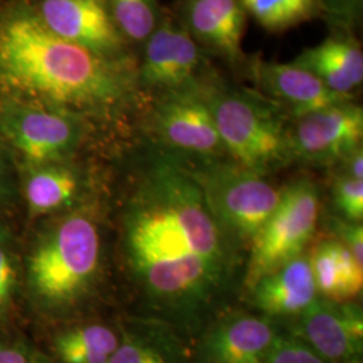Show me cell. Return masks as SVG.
<instances>
[{
    "label": "cell",
    "mask_w": 363,
    "mask_h": 363,
    "mask_svg": "<svg viewBox=\"0 0 363 363\" xmlns=\"http://www.w3.org/2000/svg\"><path fill=\"white\" fill-rule=\"evenodd\" d=\"M308 257L319 296L351 301L362 294L363 265L339 240L320 241Z\"/></svg>",
    "instance_id": "ac0fdd59"
},
{
    "label": "cell",
    "mask_w": 363,
    "mask_h": 363,
    "mask_svg": "<svg viewBox=\"0 0 363 363\" xmlns=\"http://www.w3.org/2000/svg\"><path fill=\"white\" fill-rule=\"evenodd\" d=\"M220 140L241 166L268 177L294 162L286 113L261 93L228 89L211 81L205 88Z\"/></svg>",
    "instance_id": "277c9868"
},
{
    "label": "cell",
    "mask_w": 363,
    "mask_h": 363,
    "mask_svg": "<svg viewBox=\"0 0 363 363\" xmlns=\"http://www.w3.org/2000/svg\"><path fill=\"white\" fill-rule=\"evenodd\" d=\"M103 277L99 222L85 208L69 210L46 225L27 250L23 306L40 323L65 325L97 298Z\"/></svg>",
    "instance_id": "3957f363"
},
{
    "label": "cell",
    "mask_w": 363,
    "mask_h": 363,
    "mask_svg": "<svg viewBox=\"0 0 363 363\" xmlns=\"http://www.w3.org/2000/svg\"><path fill=\"white\" fill-rule=\"evenodd\" d=\"M249 70L259 93L294 118L352 99L331 91L310 70L294 62L256 60L249 65Z\"/></svg>",
    "instance_id": "5bb4252c"
},
{
    "label": "cell",
    "mask_w": 363,
    "mask_h": 363,
    "mask_svg": "<svg viewBox=\"0 0 363 363\" xmlns=\"http://www.w3.org/2000/svg\"><path fill=\"white\" fill-rule=\"evenodd\" d=\"M363 109L345 101L295 117L289 123L294 160L313 166L342 162L362 145Z\"/></svg>",
    "instance_id": "30bf717a"
},
{
    "label": "cell",
    "mask_w": 363,
    "mask_h": 363,
    "mask_svg": "<svg viewBox=\"0 0 363 363\" xmlns=\"http://www.w3.org/2000/svg\"><path fill=\"white\" fill-rule=\"evenodd\" d=\"M247 13L269 31H284L312 18L318 0H241Z\"/></svg>",
    "instance_id": "603a6c76"
},
{
    "label": "cell",
    "mask_w": 363,
    "mask_h": 363,
    "mask_svg": "<svg viewBox=\"0 0 363 363\" xmlns=\"http://www.w3.org/2000/svg\"><path fill=\"white\" fill-rule=\"evenodd\" d=\"M333 201L342 218L351 222H362L363 179L340 174L333 183Z\"/></svg>",
    "instance_id": "d4e9b609"
},
{
    "label": "cell",
    "mask_w": 363,
    "mask_h": 363,
    "mask_svg": "<svg viewBox=\"0 0 363 363\" xmlns=\"http://www.w3.org/2000/svg\"><path fill=\"white\" fill-rule=\"evenodd\" d=\"M283 334L280 325L262 313H225L205 327L194 363H259Z\"/></svg>",
    "instance_id": "8fae6325"
},
{
    "label": "cell",
    "mask_w": 363,
    "mask_h": 363,
    "mask_svg": "<svg viewBox=\"0 0 363 363\" xmlns=\"http://www.w3.org/2000/svg\"><path fill=\"white\" fill-rule=\"evenodd\" d=\"M202 48L181 23L160 18L154 33L145 39L140 82L159 96L172 91L206 86L213 79L206 74Z\"/></svg>",
    "instance_id": "ba28073f"
},
{
    "label": "cell",
    "mask_w": 363,
    "mask_h": 363,
    "mask_svg": "<svg viewBox=\"0 0 363 363\" xmlns=\"http://www.w3.org/2000/svg\"><path fill=\"white\" fill-rule=\"evenodd\" d=\"M13 331L0 328V363H54L49 354Z\"/></svg>",
    "instance_id": "4316f807"
},
{
    "label": "cell",
    "mask_w": 363,
    "mask_h": 363,
    "mask_svg": "<svg viewBox=\"0 0 363 363\" xmlns=\"http://www.w3.org/2000/svg\"><path fill=\"white\" fill-rule=\"evenodd\" d=\"M178 333L151 320L121 330V340L108 363H191Z\"/></svg>",
    "instance_id": "44dd1931"
},
{
    "label": "cell",
    "mask_w": 363,
    "mask_h": 363,
    "mask_svg": "<svg viewBox=\"0 0 363 363\" xmlns=\"http://www.w3.org/2000/svg\"><path fill=\"white\" fill-rule=\"evenodd\" d=\"M206 86L162 94L154 111L156 138L171 151L193 160L228 154L205 96Z\"/></svg>",
    "instance_id": "9c48e42d"
},
{
    "label": "cell",
    "mask_w": 363,
    "mask_h": 363,
    "mask_svg": "<svg viewBox=\"0 0 363 363\" xmlns=\"http://www.w3.org/2000/svg\"><path fill=\"white\" fill-rule=\"evenodd\" d=\"M330 228L337 234L343 245L352 253L355 259L363 265V226L362 222H351L343 218H333L330 220Z\"/></svg>",
    "instance_id": "83f0119b"
},
{
    "label": "cell",
    "mask_w": 363,
    "mask_h": 363,
    "mask_svg": "<svg viewBox=\"0 0 363 363\" xmlns=\"http://www.w3.org/2000/svg\"><path fill=\"white\" fill-rule=\"evenodd\" d=\"M355 363H361V361H359V362H355Z\"/></svg>",
    "instance_id": "1f68e13d"
},
{
    "label": "cell",
    "mask_w": 363,
    "mask_h": 363,
    "mask_svg": "<svg viewBox=\"0 0 363 363\" xmlns=\"http://www.w3.org/2000/svg\"><path fill=\"white\" fill-rule=\"evenodd\" d=\"M121 340V331L99 322H69L50 337L54 363H108Z\"/></svg>",
    "instance_id": "d6986e66"
},
{
    "label": "cell",
    "mask_w": 363,
    "mask_h": 363,
    "mask_svg": "<svg viewBox=\"0 0 363 363\" xmlns=\"http://www.w3.org/2000/svg\"><path fill=\"white\" fill-rule=\"evenodd\" d=\"M310 70L330 89L351 96L363 81V52L357 40L334 35L306 49L292 61Z\"/></svg>",
    "instance_id": "e0dca14e"
},
{
    "label": "cell",
    "mask_w": 363,
    "mask_h": 363,
    "mask_svg": "<svg viewBox=\"0 0 363 363\" xmlns=\"http://www.w3.org/2000/svg\"><path fill=\"white\" fill-rule=\"evenodd\" d=\"M247 291L259 313L274 320L298 318L320 298L304 253L264 274Z\"/></svg>",
    "instance_id": "2e32d148"
},
{
    "label": "cell",
    "mask_w": 363,
    "mask_h": 363,
    "mask_svg": "<svg viewBox=\"0 0 363 363\" xmlns=\"http://www.w3.org/2000/svg\"><path fill=\"white\" fill-rule=\"evenodd\" d=\"M39 19L54 34L109 60L123 52V38L105 0H43Z\"/></svg>",
    "instance_id": "4fadbf2b"
},
{
    "label": "cell",
    "mask_w": 363,
    "mask_h": 363,
    "mask_svg": "<svg viewBox=\"0 0 363 363\" xmlns=\"http://www.w3.org/2000/svg\"><path fill=\"white\" fill-rule=\"evenodd\" d=\"M3 195H4V186H3V175H1V169H0V205L3 201Z\"/></svg>",
    "instance_id": "4dcf8cb0"
},
{
    "label": "cell",
    "mask_w": 363,
    "mask_h": 363,
    "mask_svg": "<svg viewBox=\"0 0 363 363\" xmlns=\"http://www.w3.org/2000/svg\"><path fill=\"white\" fill-rule=\"evenodd\" d=\"M292 333L330 363H355L363 351L362 308L351 301L318 298L296 318Z\"/></svg>",
    "instance_id": "7c38bea8"
},
{
    "label": "cell",
    "mask_w": 363,
    "mask_h": 363,
    "mask_svg": "<svg viewBox=\"0 0 363 363\" xmlns=\"http://www.w3.org/2000/svg\"><path fill=\"white\" fill-rule=\"evenodd\" d=\"M121 241L144 308L178 334L205 328L233 289L240 249L175 157L144 172L123 214Z\"/></svg>",
    "instance_id": "6da1fadb"
},
{
    "label": "cell",
    "mask_w": 363,
    "mask_h": 363,
    "mask_svg": "<svg viewBox=\"0 0 363 363\" xmlns=\"http://www.w3.org/2000/svg\"><path fill=\"white\" fill-rule=\"evenodd\" d=\"M318 1L331 15L346 22L358 15L362 4V0H318Z\"/></svg>",
    "instance_id": "f1b7e54d"
},
{
    "label": "cell",
    "mask_w": 363,
    "mask_h": 363,
    "mask_svg": "<svg viewBox=\"0 0 363 363\" xmlns=\"http://www.w3.org/2000/svg\"><path fill=\"white\" fill-rule=\"evenodd\" d=\"M0 86L10 99L73 112H108L132 91L118 65L54 34L38 15L0 23Z\"/></svg>",
    "instance_id": "7a4b0ae2"
},
{
    "label": "cell",
    "mask_w": 363,
    "mask_h": 363,
    "mask_svg": "<svg viewBox=\"0 0 363 363\" xmlns=\"http://www.w3.org/2000/svg\"><path fill=\"white\" fill-rule=\"evenodd\" d=\"M343 174H347L352 178L363 179V151L362 145L352 151L350 155L346 156L343 160Z\"/></svg>",
    "instance_id": "f546056e"
},
{
    "label": "cell",
    "mask_w": 363,
    "mask_h": 363,
    "mask_svg": "<svg viewBox=\"0 0 363 363\" xmlns=\"http://www.w3.org/2000/svg\"><path fill=\"white\" fill-rule=\"evenodd\" d=\"M259 363H330L294 333L284 331Z\"/></svg>",
    "instance_id": "484cf974"
},
{
    "label": "cell",
    "mask_w": 363,
    "mask_h": 363,
    "mask_svg": "<svg viewBox=\"0 0 363 363\" xmlns=\"http://www.w3.org/2000/svg\"><path fill=\"white\" fill-rule=\"evenodd\" d=\"M81 194L82 182L74 169L57 163L35 167L25 181L28 218L34 220L73 210Z\"/></svg>",
    "instance_id": "ffe728a7"
},
{
    "label": "cell",
    "mask_w": 363,
    "mask_h": 363,
    "mask_svg": "<svg viewBox=\"0 0 363 363\" xmlns=\"http://www.w3.org/2000/svg\"><path fill=\"white\" fill-rule=\"evenodd\" d=\"M182 21L201 48L230 62L242 60L247 11L241 0H184Z\"/></svg>",
    "instance_id": "9a60e30c"
},
{
    "label": "cell",
    "mask_w": 363,
    "mask_h": 363,
    "mask_svg": "<svg viewBox=\"0 0 363 363\" xmlns=\"http://www.w3.org/2000/svg\"><path fill=\"white\" fill-rule=\"evenodd\" d=\"M201 189L208 211L237 249L250 247L281 190L233 159H178Z\"/></svg>",
    "instance_id": "5b68a950"
},
{
    "label": "cell",
    "mask_w": 363,
    "mask_h": 363,
    "mask_svg": "<svg viewBox=\"0 0 363 363\" xmlns=\"http://www.w3.org/2000/svg\"><path fill=\"white\" fill-rule=\"evenodd\" d=\"M105 3L120 33L138 42L148 38L162 18L156 0H105Z\"/></svg>",
    "instance_id": "cb8c5ba5"
},
{
    "label": "cell",
    "mask_w": 363,
    "mask_h": 363,
    "mask_svg": "<svg viewBox=\"0 0 363 363\" xmlns=\"http://www.w3.org/2000/svg\"><path fill=\"white\" fill-rule=\"evenodd\" d=\"M0 130L34 167L58 163L79 139V125L72 113L13 99L0 104Z\"/></svg>",
    "instance_id": "52a82bcc"
},
{
    "label": "cell",
    "mask_w": 363,
    "mask_h": 363,
    "mask_svg": "<svg viewBox=\"0 0 363 363\" xmlns=\"http://www.w3.org/2000/svg\"><path fill=\"white\" fill-rule=\"evenodd\" d=\"M319 189L308 178H300L281 189L272 214L250 244L244 283L247 289L259 277L304 253L319 220Z\"/></svg>",
    "instance_id": "8992f818"
},
{
    "label": "cell",
    "mask_w": 363,
    "mask_h": 363,
    "mask_svg": "<svg viewBox=\"0 0 363 363\" xmlns=\"http://www.w3.org/2000/svg\"><path fill=\"white\" fill-rule=\"evenodd\" d=\"M22 306V261L9 230L0 225V328L13 330Z\"/></svg>",
    "instance_id": "7402d4cb"
}]
</instances>
